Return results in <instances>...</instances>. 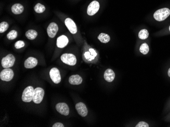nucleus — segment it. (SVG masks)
<instances>
[{
  "label": "nucleus",
  "mask_w": 170,
  "mask_h": 127,
  "mask_svg": "<svg viewBox=\"0 0 170 127\" xmlns=\"http://www.w3.org/2000/svg\"><path fill=\"white\" fill-rule=\"evenodd\" d=\"M38 64V60L37 59L32 57H30L27 58L25 60L24 66L26 69H33L35 68Z\"/></svg>",
  "instance_id": "nucleus-13"
},
{
  "label": "nucleus",
  "mask_w": 170,
  "mask_h": 127,
  "mask_svg": "<svg viewBox=\"0 0 170 127\" xmlns=\"http://www.w3.org/2000/svg\"><path fill=\"white\" fill-rule=\"evenodd\" d=\"M25 46V43L23 41H18L14 45V47L16 49H20Z\"/></svg>",
  "instance_id": "nucleus-26"
},
{
  "label": "nucleus",
  "mask_w": 170,
  "mask_h": 127,
  "mask_svg": "<svg viewBox=\"0 0 170 127\" xmlns=\"http://www.w3.org/2000/svg\"><path fill=\"white\" fill-rule=\"evenodd\" d=\"M170 15V10L168 8H164L158 10L154 13V18L158 22L165 20Z\"/></svg>",
  "instance_id": "nucleus-1"
},
{
  "label": "nucleus",
  "mask_w": 170,
  "mask_h": 127,
  "mask_svg": "<svg viewBox=\"0 0 170 127\" xmlns=\"http://www.w3.org/2000/svg\"><path fill=\"white\" fill-rule=\"evenodd\" d=\"M14 77V72L12 69H5L1 72L0 79L3 81H10Z\"/></svg>",
  "instance_id": "nucleus-6"
},
{
  "label": "nucleus",
  "mask_w": 170,
  "mask_h": 127,
  "mask_svg": "<svg viewBox=\"0 0 170 127\" xmlns=\"http://www.w3.org/2000/svg\"><path fill=\"white\" fill-rule=\"evenodd\" d=\"M53 127H64V125L63 124L61 123V122H57V123H55L54 125H53Z\"/></svg>",
  "instance_id": "nucleus-29"
},
{
  "label": "nucleus",
  "mask_w": 170,
  "mask_h": 127,
  "mask_svg": "<svg viewBox=\"0 0 170 127\" xmlns=\"http://www.w3.org/2000/svg\"><path fill=\"white\" fill-rule=\"evenodd\" d=\"M15 61V57L12 54H9L7 55L6 56L3 58L1 61V64L3 68L4 69H8L11 68L14 65Z\"/></svg>",
  "instance_id": "nucleus-5"
},
{
  "label": "nucleus",
  "mask_w": 170,
  "mask_h": 127,
  "mask_svg": "<svg viewBox=\"0 0 170 127\" xmlns=\"http://www.w3.org/2000/svg\"><path fill=\"white\" fill-rule=\"evenodd\" d=\"M136 127H149L148 124H147V122H139L137 125H136Z\"/></svg>",
  "instance_id": "nucleus-27"
},
{
  "label": "nucleus",
  "mask_w": 170,
  "mask_h": 127,
  "mask_svg": "<svg viewBox=\"0 0 170 127\" xmlns=\"http://www.w3.org/2000/svg\"><path fill=\"white\" fill-rule=\"evenodd\" d=\"M34 89L32 86H28L23 90L22 95V100L25 102H30L33 100Z\"/></svg>",
  "instance_id": "nucleus-3"
},
{
  "label": "nucleus",
  "mask_w": 170,
  "mask_h": 127,
  "mask_svg": "<svg viewBox=\"0 0 170 127\" xmlns=\"http://www.w3.org/2000/svg\"><path fill=\"white\" fill-rule=\"evenodd\" d=\"M44 95V91L41 88H36L34 89L33 96V101L36 104H39L41 102Z\"/></svg>",
  "instance_id": "nucleus-4"
},
{
  "label": "nucleus",
  "mask_w": 170,
  "mask_h": 127,
  "mask_svg": "<svg viewBox=\"0 0 170 127\" xmlns=\"http://www.w3.org/2000/svg\"><path fill=\"white\" fill-rule=\"evenodd\" d=\"M9 28V25L6 22H2L0 23V32L3 33L8 29Z\"/></svg>",
  "instance_id": "nucleus-24"
},
{
  "label": "nucleus",
  "mask_w": 170,
  "mask_h": 127,
  "mask_svg": "<svg viewBox=\"0 0 170 127\" xmlns=\"http://www.w3.org/2000/svg\"><path fill=\"white\" fill-rule=\"evenodd\" d=\"M98 39L102 43H108L110 41V37L108 34L101 33L98 37Z\"/></svg>",
  "instance_id": "nucleus-19"
},
{
  "label": "nucleus",
  "mask_w": 170,
  "mask_h": 127,
  "mask_svg": "<svg viewBox=\"0 0 170 127\" xmlns=\"http://www.w3.org/2000/svg\"><path fill=\"white\" fill-rule=\"evenodd\" d=\"M84 57L88 61H91L94 59L95 57L93 55H92L90 53V52H86L84 54H83Z\"/></svg>",
  "instance_id": "nucleus-25"
},
{
  "label": "nucleus",
  "mask_w": 170,
  "mask_h": 127,
  "mask_svg": "<svg viewBox=\"0 0 170 127\" xmlns=\"http://www.w3.org/2000/svg\"><path fill=\"white\" fill-rule=\"evenodd\" d=\"M168 75L169 76V77H170V68L168 70Z\"/></svg>",
  "instance_id": "nucleus-30"
},
{
  "label": "nucleus",
  "mask_w": 170,
  "mask_h": 127,
  "mask_svg": "<svg viewBox=\"0 0 170 127\" xmlns=\"http://www.w3.org/2000/svg\"><path fill=\"white\" fill-rule=\"evenodd\" d=\"M61 59L63 62L70 66H73L76 65L77 62L76 57L73 54H63L61 56Z\"/></svg>",
  "instance_id": "nucleus-2"
},
{
  "label": "nucleus",
  "mask_w": 170,
  "mask_h": 127,
  "mask_svg": "<svg viewBox=\"0 0 170 127\" xmlns=\"http://www.w3.org/2000/svg\"><path fill=\"white\" fill-rule=\"evenodd\" d=\"M17 37V32L15 30H12L10 31L7 35V38L8 40H13L16 38Z\"/></svg>",
  "instance_id": "nucleus-23"
},
{
  "label": "nucleus",
  "mask_w": 170,
  "mask_h": 127,
  "mask_svg": "<svg viewBox=\"0 0 170 127\" xmlns=\"http://www.w3.org/2000/svg\"><path fill=\"white\" fill-rule=\"evenodd\" d=\"M56 110L61 115H68L69 113V109L65 103H59L56 106Z\"/></svg>",
  "instance_id": "nucleus-9"
},
{
  "label": "nucleus",
  "mask_w": 170,
  "mask_h": 127,
  "mask_svg": "<svg viewBox=\"0 0 170 127\" xmlns=\"http://www.w3.org/2000/svg\"><path fill=\"white\" fill-rule=\"evenodd\" d=\"M65 24L72 34H76L77 32V27L76 23L71 18H67L65 20Z\"/></svg>",
  "instance_id": "nucleus-11"
},
{
  "label": "nucleus",
  "mask_w": 170,
  "mask_h": 127,
  "mask_svg": "<svg viewBox=\"0 0 170 127\" xmlns=\"http://www.w3.org/2000/svg\"><path fill=\"white\" fill-rule=\"evenodd\" d=\"M24 10L23 6L20 4H16L11 7L12 12L14 14H20L23 13Z\"/></svg>",
  "instance_id": "nucleus-17"
},
{
  "label": "nucleus",
  "mask_w": 170,
  "mask_h": 127,
  "mask_svg": "<svg viewBox=\"0 0 170 127\" xmlns=\"http://www.w3.org/2000/svg\"><path fill=\"white\" fill-rule=\"evenodd\" d=\"M89 52H90V53L92 55H93L94 57H96L97 55V52L94 49H92V48H90L89 49Z\"/></svg>",
  "instance_id": "nucleus-28"
},
{
  "label": "nucleus",
  "mask_w": 170,
  "mask_h": 127,
  "mask_svg": "<svg viewBox=\"0 0 170 127\" xmlns=\"http://www.w3.org/2000/svg\"><path fill=\"white\" fill-rule=\"evenodd\" d=\"M50 78L52 81L55 84H59L61 81L60 72L59 69L56 68H54L51 69L50 72Z\"/></svg>",
  "instance_id": "nucleus-7"
},
{
  "label": "nucleus",
  "mask_w": 170,
  "mask_h": 127,
  "mask_svg": "<svg viewBox=\"0 0 170 127\" xmlns=\"http://www.w3.org/2000/svg\"><path fill=\"white\" fill-rule=\"evenodd\" d=\"M148 37V31L146 29H142L139 33V38L141 40H145Z\"/></svg>",
  "instance_id": "nucleus-22"
},
{
  "label": "nucleus",
  "mask_w": 170,
  "mask_h": 127,
  "mask_svg": "<svg viewBox=\"0 0 170 127\" xmlns=\"http://www.w3.org/2000/svg\"><path fill=\"white\" fill-rule=\"evenodd\" d=\"M115 74L114 71L111 69H107L104 73V79L106 81L112 82L114 80Z\"/></svg>",
  "instance_id": "nucleus-15"
},
{
  "label": "nucleus",
  "mask_w": 170,
  "mask_h": 127,
  "mask_svg": "<svg viewBox=\"0 0 170 127\" xmlns=\"http://www.w3.org/2000/svg\"><path fill=\"white\" fill-rule=\"evenodd\" d=\"M38 33L33 29H30L26 32V36L29 40H33L37 37Z\"/></svg>",
  "instance_id": "nucleus-18"
},
{
  "label": "nucleus",
  "mask_w": 170,
  "mask_h": 127,
  "mask_svg": "<svg viewBox=\"0 0 170 127\" xmlns=\"http://www.w3.org/2000/svg\"><path fill=\"white\" fill-rule=\"evenodd\" d=\"M69 40L67 37L64 35L58 37L57 40V46L59 48H63L68 44Z\"/></svg>",
  "instance_id": "nucleus-14"
},
{
  "label": "nucleus",
  "mask_w": 170,
  "mask_h": 127,
  "mask_svg": "<svg viewBox=\"0 0 170 127\" xmlns=\"http://www.w3.org/2000/svg\"><path fill=\"white\" fill-rule=\"evenodd\" d=\"M140 51L141 53H142L144 55H146L147 53H148L149 51V47L148 44L146 43H143L141 45L140 48Z\"/></svg>",
  "instance_id": "nucleus-21"
},
{
  "label": "nucleus",
  "mask_w": 170,
  "mask_h": 127,
  "mask_svg": "<svg viewBox=\"0 0 170 127\" xmlns=\"http://www.w3.org/2000/svg\"><path fill=\"white\" fill-rule=\"evenodd\" d=\"M100 5L97 1H93L89 5L87 8V14L89 16H93L99 10Z\"/></svg>",
  "instance_id": "nucleus-8"
},
{
  "label": "nucleus",
  "mask_w": 170,
  "mask_h": 127,
  "mask_svg": "<svg viewBox=\"0 0 170 127\" xmlns=\"http://www.w3.org/2000/svg\"><path fill=\"white\" fill-rule=\"evenodd\" d=\"M169 31H170V26H169Z\"/></svg>",
  "instance_id": "nucleus-31"
},
{
  "label": "nucleus",
  "mask_w": 170,
  "mask_h": 127,
  "mask_svg": "<svg viewBox=\"0 0 170 127\" xmlns=\"http://www.w3.org/2000/svg\"><path fill=\"white\" fill-rule=\"evenodd\" d=\"M58 31V25L55 22L50 23L47 28V33L48 36L51 38H53L56 36Z\"/></svg>",
  "instance_id": "nucleus-10"
},
{
  "label": "nucleus",
  "mask_w": 170,
  "mask_h": 127,
  "mask_svg": "<svg viewBox=\"0 0 170 127\" xmlns=\"http://www.w3.org/2000/svg\"><path fill=\"white\" fill-rule=\"evenodd\" d=\"M83 79L82 77L77 75H71L69 78V82L73 85H79L82 84Z\"/></svg>",
  "instance_id": "nucleus-16"
},
{
  "label": "nucleus",
  "mask_w": 170,
  "mask_h": 127,
  "mask_svg": "<svg viewBox=\"0 0 170 127\" xmlns=\"http://www.w3.org/2000/svg\"><path fill=\"white\" fill-rule=\"evenodd\" d=\"M76 109L77 112L80 116L85 117L88 115V109L84 103L82 102L77 103L76 105Z\"/></svg>",
  "instance_id": "nucleus-12"
},
{
  "label": "nucleus",
  "mask_w": 170,
  "mask_h": 127,
  "mask_svg": "<svg viewBox=\"0 0 170 127\" xmlns=\"http://www.w3.org/2000/svg\"><path fill=\"white\" fill-rule=\"evenodd\" d=\"M34 9L37 13H42L44 12L45 8L44 5H42L40 3H38L34 7Z\"/></svg>",
  "instance_id": "nucleus-20"
}]
</instances>
